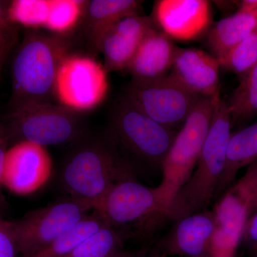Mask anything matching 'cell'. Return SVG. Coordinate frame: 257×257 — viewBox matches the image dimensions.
<instances>
[{
	"label": "cell",
	"instance_id": "obj_1",
	"mask_svg": "<svg viewBox=\"0 0 257 257\" xmlns=\"http://www.w3.org/2000/svg\"><path fill=\"white\" fill-rule=\"evenodd\" d=\"M231 124L228 103L219 96L214 102L210 126L194 172L170 203L165 218L179 221L200 212L210 202L224 170Z\"/></svg>",
	"mask_w": 257,
	"mask_h": 257
},
{
	"label": "cell",
	"instance_id": "obj_2",
	"mask_svg": "<svg viewBox=\"0 0 257 257\" xmlns=\"http://www.w3.org/2000/svg\"><path fill=\"white\" fill-rule=\"evenodd\" d=\"M70 42L55 34L29 32L13 64L15 107L28 102H50L61 62Z\"/></svg>",
	"mask_w": 257,
	"mask_h": 257
},
{
	"label": "cell",
	"instance_id": "obj_3",
	"mask_svg": "<svg viewBox=\"0 0 257 257\" xmlns=\"http://www.w3.org/2000/svg\"><path fill=\"white\" fill-rule=\"evenodd\" d=\"M135 179L133 169L108 147L92 143L74 152L64 165L62 182L71 197L95 209L118 182Z\"/></svg>",
	"mask_w": 257,
	"mask_h": 257
},
{
	"label": "cell",
	"instance_id": "obj_4",
	"mask_svg": "<svg viewBox=\"0 0 257 257\" xmlns=\"http://www.w3.org/2000/svg\"><path fill=\"white\" fill-rule=\"evenodd\" d=\"M215 99L203 97L186 120L162 165L163 179L157 187L170 207L192 176L210 126Z\"/></svg>",
	"mask_w": 257,
	"mask_h": 257
},
{
	"label": "cell",
	"instance_id": "obj_5",
	"mask_svg": "<svg viewBox=\"0 0 257 257\" xmlns=\"http://www.w3.org/2000/svg\"><path fill=\"white\" fill-rule=\"evenodd\" d=\"M79 113L51 102H28L14 108L6 127L9 139L42 147L75 140L81 133Z\"/></svg>",
	"mask_w": 257,
	"mask_h": 257
},
{
	"label": "cell",
	"instance_id": "obj_6",
	"mask_svg": "<svg viewBox=\"0 0 257 257\" xmlns=\"http://www.w3.org/2000/svg\"><path fill=\"white\" fill-rule=\"evenodd\" d=\"M107 74L104 65L92 57L69 53L59 67L54 97L60 105L79 114L95 109L107 95Z\"/></svg>",
	"mask_w": 257,
	"mask_h": 257
},
{
	"label": "cell",
	"instance_id": "obj_7",
	"mask_svg": "<svg viewBox=\"0 0 257 257\" xmlns=\"http://www.w3.org/2000/svg\"><path fill=\"white\" fill-rule=\"evenodd\" d=\"M202 98L184 87L170 74L148 82L133 81L126 96L134 107L171 128L183 126Z\"/></svg>",
	"mask_w": 257,
	"mask_h": 257
},
{
	"label": "cell",
	"instance_id": "obj_8",
	"mask_svg": "<svg viewBox=\"0 0 257 257\" xmlns=\"http://www.w3.org/2000/svg\"><path fill=\"white\" fill-rule=\"evenodd\" d=\"M93 210L89 203L70 197L13 221L20 257H29L40 251Z\"/></svg>",
	"mask_w": 257,
	"mask_h": 257
},
{
	"label": "cell",
	"instance_id": "obj_9",
	"mask_svg": "<svg viewBox=\"0 0 257 257\" xmlns=\"http://www.w3.org/2000/svg\"><path fill=\"white\" fill-rule=\"evenodd\" d=\"M257 192V163L224 194L214 211L215 230L210 251L216 257H235L243 228L252 213Z\"/></svg>",
	"mask_w": 257,
	"mask_h": 257
},
{
	"label": "cell",
	"instance_id": "obj_10",
	"mask_svg": "<svg viewBox=\"0 0 257 257\" xmlns=\"http://www.w3.org/2000/svg\"><path fill=\"white\" fill-rule=\"evenodd\" d=\"M113 126L120 142L137 156L162 167L177 133L144 114L125 98L114 113Z\"/></svg>",
	"mask_w": 257,
	"mask_h": 257
},
{
	"label": "cell",
	"instance_id": "obj_11",
	"mask_svg": "<svg viewBox=\"0 0 257 257\" xmlns=\"http://www.w3.org/2000/svg\"><path fill=\"white\" fill-rule=\"evenodd\" d=\"M168 204L157 187L150 188L135 179L118 182L101 199L95 209L107 226L140 224L153 216H163Z\"/></svg>",
	"mask_w": 257,
	"mask_h": 257
},
{
	"label": "cell",
	"instance_id": "obj_12",
	"mask_svg": "<svg viewBox=\"0 0 257 257\" xmlns=\"http://www.w3.org/2000/svg\"><path fill=\"white\" fill-rule=\"evenodd\" d=\"M52 173L53 161L47 147L19 142L6 152L3 187L16 195H30L45 187Z\"/></svg>",
	"mask_w": 257,
	"mask_h": 257
},
{
	"label": "cell",
	"instance_id": "obj_13",
	"mask_svg": "<svg viewBox=\"0 0 257 257\" xmlns=\"http://www.w3.org/2000/svg\"><path fill=\"white\" fill-rule=\"evenodd\" d=\"M155 21L172 40L190 41L202 36L211 24L207 0H161L154 8Z\"/></svg>",
	"mask_w": 257,
	"mask_h": 257
},
{
	"label": "cell",
	"instance_id": "obj_14",
	"mask_svg": "<svg viewBox=\"0 0 257 257\" xmlns=\"http://www.w3.org/2000/svg\"><path fill=\"white\" fill-rule=\"evenodd\" d=\"M153 28V20L140 15L126 17L111 27L96 49L104 55L106 72L127 69L140 44Z\"/></svg>",
	"mask_w": 257,
	"mask_h": 257
},
{
	"label": "cell",
	"instance_id": "obj_15",
	"mask_svg": "<svg viewBox=\"0 0 257 257\" xmlns=\"http://www.w3.org/2000/svg\"><path fill=\"white\" fill-rule=\"evenodd\" d=\"M219 64L214 55L194 48H177L170 74L193 93L202 97L219 94Z\"/></svg>",
	"mask_w": 257,
	"mask_h": 257
},
{
	"label": "cell",
	"instance_id": "obj_16",
	"mask_svg": "<svg viewBox=\"0 0 257 257\" xmlns=\"http://www.w3.org/2000/svg\"><path fill=\"white\" fill-rule=\"evenodd\" d=\"M177 48L172 39L156 28L147 33L128 67L135 82H148L167 75Z\"/></svg>",
	"mask_w": 257,
	"mask_h": 257
},
{
	"label": "cell",
	"instance_id": "obj_17",
	"mask_svg": "<svg viewBox=\"0 0 257 257\" xmlns=\"http://www.w3.org/2000/svg\"><path fill=\"white\" fill-rule=\"evenodd\" d=\"M214 211H201L177 221L162 246L166 252L192 257L209 253L215 230Z\"/></svg>",
	"mask_w": 257,
	"mask_h": 257
},
{
	"label": "cell",
	"instance_id": "obj_18",
	"mask_svg": "<svg viewBox=\"0 0 257 257\" xmlns=\"http://www.w3.org/2000/svg\"><path fill=\"white\" fill-rule=\"evenodd\" d=\"M142 2L136 0L87 1L84 11V30L88 40L96 49L108 30L126 17L139 15Z\"/></svg>",
	"mask_w": 257,
	"mask_h": 257
},
{
	"label": "cell",
	"instance_id": "obj_19",
	"mask_svg": "<svg viewBox=\"0 0 257 257\" xmlns=\"http://www.w3.org/2000/svg\"><path fill=\"white\" fill-rule=\"evenodd\" d=\"M256 29L257 18L253 13L237 12L222 19L209 30L208 45L219 60Z\"/></svg>",
	"mask_w": 257,
	"mask_h": 257
},
{
	"label": "cell",
	"instance_id": "obj_20",
	"mask_svg": "<svg viewBox=\"0 0 257 257\" xmlns=\"http://www.w3.org/2000/svg\"><path fill=\"white\" fill-rule=\"evenodd\" d=\"M256 158L257 124L231 135L224 170L216 190H224L234 180L240 169L251 163Z\"/></svg>",
	"mask_w": 257,
	"mask_h": 257
},
{
	"label": "cell",
	"instance_id": "obj_21",
	"mask_svg": "<svg viewBox=\"0 0 257 257\" xmlns=\"http://www.w3.org/2000/svg\"><path fill=\"white\" fill-rule=\"evenodd\" d=\"M107 226L96 210L88 214L72 228L29 257H64L77 245L104 226Z\"/></svg>",
	"mask_w": 257,
	"mask_h": 257
},
{
	"label": "cell",
	"instance_id": "obj_22",
	"mask_svg": "<svg viewBox=\"0 0 257 257\" xmlns=\"http://www.w3.org/2000/svg\"><path fill=\"white\" fill-rule=\"evenodd\" d=\"M87 3L82 0H50L45 29L60 36L73 31L84 18Z\"/></svg>",
	"mask_w": 257,
	"mask_h": 257
},
{
	"label": "cell",
	"instance_id": "obj_23",
	"mask_svg": "<svg viewBox=\"0 0 257 257\" xmlns=\"http://www.w3.org/2000/svg\"><path fill=\"white\" fill-rule=\"evenodd\" d=\"M123 247L122 235L114 228L105 226L64 257H108L121 251Z\"/></svg>",
	"mask_w": 257,
	"mask_h": 257
},
{
	"label": "cell",
	"instance_id": "obj_24",
	"mask_svg": "<svg viewBox=\"0 0 257 257\" xmlns=\"http://www.w3.org/2000/svg\"><path fill=\"white\" fill-rule=\"evenodd\" d=\"M229 106L231 121L251 117L257 113V64L243 74Z\"/></svg>",
	"mask_w": 257,
	"mask_h": 257
},
{
	"label": "cell",
	"instance_id": "obj_25",
	"mask_svg": "<svg viewBox=\"0 0 257 257\" xmlns=\"http://www.w3.org/2000/svg\"><path fill=\"white\" fill-rule=\"evenodd\" d=\"M50 0H15L9 3L8 17L15 25L32 30L45 28Z\"/></svg>",
	"mask_w": 257,
	"mask_h": 257
},
{
	"label": "cell",
	"instance_id": "obj_26",
	"mask_svg": "<svg viewBox=\"0 0 257 257\" xmlns=\"http://www.w3.org/2000/svg\"><path fill=\"white\" fill-rule=\"evenodd\" d=\"M220 67L234 73H247L257 64V29L218 60Z\"/></svg>",
	"mask_w": 257,
	"mask_h": 257
},
{
	"label": "cell",
	"instance_id": "obj_27",
	"mask_svg": "<svg viewBox=\"0 0 257 257\" xmlns=\"http://www.w3.org/2000/svg\"><path fill=\"white\" fill-rule=\"evenodd\" d=\"M18 241L13 221L0 215V257H19Z\"/></svg>",
	"mask_w": 257,
	"mask_h": 257
},
{
	"label": "cell",
	"instance_id": "obj_28",
	"mask_svg": "<svg viewBox=\"0 0 257 257\" xmlns=\"http://www.w3.org/2000/svg\"><path fill=\"white\" fill-rule=\"evenodd\" d=\"M8 2L0 1V49L9 52L17 40L16 25L8 17Z\"/></svg>",
	"mask_w": 257,
	"mask_h": 257
},
{
	"label": "cell",
	"instance_id": "obj_29",
	"mask_svg": "<svg viewBox=\"0 0 257 257\" xmlns=\"http://www.w3.org/2000/svg\"><path fill=\"white\" fill-rule=\"evenodd\" d=\"M241 241L251 253L257 255V211L248 218L243 228Z\"/></svg>",
	"mask_w": 257,
	"mask_h": 257
},
{
	"label": "cell",
	"instance_id": "obj_30",
	"mask_svg": "<svg viewBox=\"0 0 257 257\" xmlns=\"http://www.w3.org/2000/svg\"><path fill=\"white\" fill-rule=\"evenodd\" d=\"M9 136L6 126L0 124V210L4 208L5 205V197L3 194V171H4L5 159L6 152L8 151L9 145Z\"/></svg>",
	"mask_w": 257,
	"mask_h": 257
},
{
	"label": "cell",
	"instance_id": "obj_31",
	"mask_svg": "<svg viewBox=\"0 0 257 257\" xmlns=\"http://www.w3.org/2000/svg\"><path fill=\"white\" fill-rule=\"evenodd\" d=\"M257 9V0H244L241 2L238 12L240 13H253Z\"/></svg>",
	"mask_w": 257,
	"mask_h": 257
},
{
	"label": "cell",
	"instance_id": "obj_32",
	"mask_svg": "<svg viewBox=\"0 0 257 257\" xmlns=\"http://www.w3.org/2000/svg\"><path fill=\"white\" fill-rule=\"evenodd\" d=\"M146 256L147 253L145 251H130L122 249L108 257H145Z\"/></svg>",
	"mask_w": 257,
	"mask_h": 257
},
{
	"label": "cell",
	"instance_id": "obj_33",
	"mask_svg": "<svg viewBox=\"0 0 257 257\" xmlns=\"http://www.w3.org/2000/svg\"><path fill=\"white\" fill-rule=\"evenodd\" d=\"M7 54H8V52L0 49V74H1L2 69H3V64H4Z\"/></svg>",
	"mask_w": 257,
	"mask_h": 257
},
{
	"label": "cell",
	"instance_id": "obj_34",
	"mask_svg": "<svg viewBox=\"0 0 257 257\" xmlns=\"http://www.w3.org/2000/svg\"><path fill=\"white\" fill-rule=\"evenodd\" d=\"M145 257H165V255L161 254L160 253H154L151 255H147Z\"/></svg>",
	"mask_w": 257,
	"mask_h": 257
},
{
	"label": "cell",
	"instance_id": "obj_35",
	"mask_svg": "<svg viewBox=\"0 0 257 257\" xmlns=\"http://www.w3.org/2000/svg\"><path fill=\"white\" fill-rule=\"evenodd\" d=\"M256 211H257V192L256 194V198H255L254 204H253V211L252 213H251V214H252L253 213L256 212Z\"/></svg>",
	"mask_w": 257,
	"mask_h": 257
},
{
	"label": "cell",
	"instance_id": "obj_36",
	"mask_svg": "<svg viewBox=\"0 0 257 257\" xmlns=\"http://www.w3.org/2000/svg\"><path fill=\"white\" fill-rule=\"evenodd\" d=\"M192 257H211L209 256V253H205V254L199 255V256H192Z\"/></svg>",
	"mask_w": 257,
	"mask_h": 257
},
{
	"label": "cell",
	"instance_id": "obj_37",
	"mask_svg": "<svg viewBox=\"0 0 257 257\" xmlns=\"http://www.w3.org/2000/svg\"><path fill=\"white\" fill-rule=\"evenodd\" d=\"M253 14L255 15V16L256 17V18H257V9L255 10L253 12Z\"/></svg>",
	"mask_w": 257,
	"mask_h": 257
}]
</instances>
